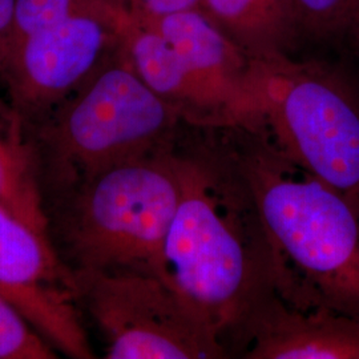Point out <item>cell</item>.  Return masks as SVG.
Returning <instances> with one entry per match:
<instances>
[{"label": "cell", "mask_w": 359, "mask_h": 359, "mask_svg": "<svg viewBox=\"0 0 359 359\" xmlns=\"http://www.w3.org/2000/svg\"><path fill=\"white\" fill-rule=\"evenodd\" d=\"M181 193L176 145L102 170L52 201L46 208L50 236L74 271L160 274Z\"/></svg>", "instance_id": "cell-4"}, {"label": "cell", "mask_w": 359, "mask_h": 359, "mask_svg": "<svg viewBox=\"0 0 359 359\" xmlns=\"http://www.w3.org/2000/svg\"><path fill=\"white\" fill-rule=\"evenodd\" d=\"M236 342L248 359H359V322L297 309L273 293L253 309Z\"/></svg>", "instance_id": "cell-10"}, {"label": "cell", "mask_w": 359, "mask_h": 359, "mask_svg": "<svg viewBox=\"0 0 359 359\" xmlns=\"http://www.w3.org/2000/svg\"><path fill=\"white\" fill-rule=\"evenodd\" d=\"M255 201L277 294L359 322V203L294 164L265 129H216Z\"/></svg>", "instance_id": "cell-1"}, {"label": "cell", "mask_w": 359, "mask_h": 359, "mask_svg": "<svg viewBox=\"0 0 359 359\" xmlns=\"http://www.w3.org/2000/svg\"><path fill=\"white\" fill-rule=\"evenodd\" d=\"M81 310L102 333L108 359H218L213 326L154 271H74Z\"/></svg>", "instance_id": "cell-7"}, {"label": "cell", "mask_w": 359, "mask_h": 359, "mask_svg": "<svg viewBox=\"0 0 359 359\" xmlns=\"http://www.w3.org/2000/svg\"><path fill=\"white\" fill-rule=\"evenodd\" d=\"M265 132L294 164L359 203V87L327 63L262 62Z\"/></svg>", "instance_id": "cell-6"}, {"label": "cell", "mask_w": 359, "mask_h": 359, "mask_svg": "<svg viewBox=\"0 0 359 359\" xmlns=\"http://www.w3.org/2000/svg\"><path fill=\"white\" fill-rule=\"evenodd\" d=\"M121 11L118 0H104L13 43L0 90L27 129L79 88L115 50Z\"/></svg>", "instance_id": "cell-8"}, {"label": "cell", "mask_w": 359, "mask_h": 359, "mask_svg": "<svg viewBox=\"0 0 359 359\" xmlns=\"http://www.w3.org/2000/svg\"><path fill=\"white\" fill-rule=\"evenodd\" d=\"M182 127L117 44L79 88L28 128L44 205L102 170L176 147Z\"/></svg>", "instance_id": "cell-3"}, {"label": "cell", "mask_w": 359, "mask_h": 359, "mask_svg": "<svg viewBox=\"0 0 359 359\" xmlns=\"http://www.w3.org/2000/svg\"><path fill=\"white\" fill-rule=\"evenodd\" d=\"M0 205L41 233L50 222L39 179L35 148L26 124L0 90Z\"/></svg>", "instance_id": "cell-12"}, {"label": "cell", "mask_w": 359, "mask_h": 359, "mask_svg": "<svg viewBox=\"0 0 359 359\" xmlns=\"http://www.w3.org/2000/svg\"><path fill=\"white\" fill-rule=\"evenodd\" d=\"M100 1L104 0H16L13 44L43 27Z\"/></svg>", "instance_id": "cell-15"}, {"label": "cell", "mask_w": 359, "mask_h": 359, "mask_svg": "<svg viewBox=\"0 0 359 359\" xmlns=\"http://www.w3.org/2000/svg\"><path fill=\"white\" fill-rule=\"evenodd\" d=\"M51 358L56 350L0 295V359Z\"/></svg>", "instance_id": "cell-14"}, {"label": "cell", "mask_w": 359, "mask_h": 359, "mask_svg": "<svg viewBox=\"0 0 359 359\" xmlns=\"http://www.w3.org/2000/svg\"><path fill=\"white\" fill-rule=\"evenodd\" d=\"M180 152L182 193L161 256L164 277L225 344L257 305L277 293L269 245L255 201L216 130ZM226 346V344H225Z\"/></svg>", "instance_id": "cell-2"}, {"label": "cell", "mask_w": 359, "mask_h": 359, "mask_svg": "<svg viewBox=\"0 0 359 359\" xmlns=\"http://www.w3.org/2000/svg\"><path fill=\"white\" fill-rule=\"evenodd\" d=\"M127 13L142 19H157L198 8L203 0H118Z\"/></svg>", "instance_id": "cell-16"}, {"label": "cell", "mask_w": 359, "mask_h": 359, "mask_svg": "<svg viewBox=\"0 0 359 359\" xmlns=\"http://www.w3.org/2000/svg\"><path fill=\"white\" fill-rule=\"evenodd\" d=\"M351 35H354V38L357 40L359 47V16L358 20H357V23H355V26H354V29H353V34H351Z\"/></svg>", "instance_id": "cell-18"}, {"label": "cell", "mask_w": 359, "mask_h": 359, "mask_svg": "<svg viewBox=\"0 0 359 359\" xmlns=\"http://www.w3.org/2000/svg\"><path fill=\"white\" fill-rule=\"evenodd\" d=\"M0 295L57 353L95 358L84 329L75 273L52 243L0 205Z\"/></svg>", "instance_id": "cell-9"}, {"label": "cell", "mask_w": 359, "mask_h": 359, "mask_svg": "<svg viewBox=\"0 0 359 359\" xmlns=\"http://www.w3.org/2000/svg\"><path fill=\"white\" fill-rule=\"evenodd\" d=\"M302 39L333 41L353 34L359 0H294Z\"/></svg>", "instance_id": "cell-13"}, {"label": "cell", "mask_w": 359, "mask_h": 359, "mask_svg": "<svg viewBox=\"0 0 359 359\" xmlns=\"http://www.w3.org/2000/svg\"><path fill=\"white\" fill-rule=\"evenodd\" d=\"M16 0H0V77L11 50Z\"/></svg>", "instance_id": "cell-17"}, {"label": "cell", "mask_w": 359, "mask_h": 359, "mask_svg": "<svg viewBox=\"0 0 359 359\" xmlns=\"http://www.w3.org/2000/svg\"><path fill=\"white\" fill-rule=\"evenodd\" d=\"M198 8L256 60L290 56L302 40L294 0H203Z\"/></svg>", "instance_id": "cell-11"}, {"label": "cell", "mask_w": 359, "mask_h": 359, "mask_svg": "<svg viewBox=\"0 0 359 359\" xmlns=\"http://www.w3.org/2000/svg\"><path fill=\"white\" fill-rule=\"evenodd\" d=\"M142 19L124 22L120 47L137 75L187 127L265 128L261 60L200 8Z\"/></svg>", "instance_id": "cell-5"}]
</instances>
